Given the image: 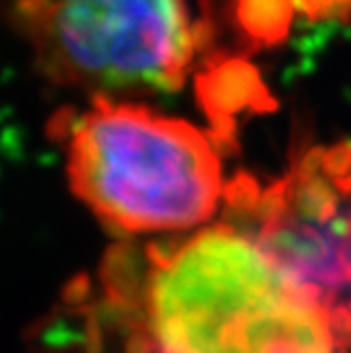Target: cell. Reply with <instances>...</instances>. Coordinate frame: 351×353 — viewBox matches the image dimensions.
<instances>
[{"label": "cell", "mask_w": 351, "mask_h": 353, "mask_svg": "<svg viewBox=\"0 0 351 353\" xmlns=\"http://www.w3.org/2000/svg\"><path fill=\"white\" fill-rule=\"evenodd\" d=\"M160 353H342L331 310L233 228L203 230L146 290Z\"/></svg>", "instance_id": "obj_1"}, {"label": "cell", "mask_w": 351, "mask_h": 353, "mask_svg": "<svg viewBox=\"0 0 351 353\" xmlns=\"http://www.w3.org/2000/svg\"><path fill=\"white\" fill-rule=\"evenodd\" d=\"M69 155L73 192L114 232L192 228L210 219L221 194L208 134L108 96L78 117Z\"/></svg>", "instance_id": "obj_2"}, {"label": "cell", "mask_w": 351, "mask_h": 353, "mask_svg": "<svg viewBox=\"0 0 351 353\" xmlns=\"http://www.w3.org/2000/svg\"><path fill=\"white\" fill-rule=\"evenodd\" d=\"M17 26L57 85L176 92L199 50L183 0H17Z\"/></svg>", "instance_id": "obj_3"}, {"label": "cell", "mask_w": 351, "mask_h": 353, "mask_svg": "<svg viewBox=\"0 0 351 353\" xmlns=\"http://www.w3.org/2000/svg\"><path fill=\"white\" fill-rule=\"evenodd\" d=\"M256 246L290 281L324 307L351 285V203L331 221L301 219L288 212L263 223Z\"/></svg>", "instance_id": "obj_4"}, {"label": "cell", "mask_w": 351, "mask_h": 353, "mask_svg": "<svg viewBox=\"0 0 351 353\" xmlns=\"http://www.w3.org/2000/svg\"><path fill=\"white\" fill-rule=\"evenodd\" d=\"M201 10L199 48L208 55L276 50L290 41L297 19L305 21L303 0H201Z\"/></svg>", "instance_id": "obj_5"}, {"label": "cell", "mask_w": 351, "mask_h": 353, "mask_svg": "<svg viewBox=\"0 0 351 353\" xmlns=\"http://www.w3.org/2000/svg\"><path fill=\"white\" fill-rule=\"evenodd\" d=\"M194 82L199 105L210 121L208 139L217 153L237 151V114H267L276 110V99L246 57L212 52Z\"/></svg>", "instance_id": "obj_6"}, {"label": "cell", "mask_w": 351, "mask_h": 353, "mask_svg": "<svg viewBox=\"0 0 351 353\" xmlns=\"http://www.w3.org/2000/svg\"><path fill=\"white\" fill-rule=\"evenodd\" d=\"M101 281L110 303L130 312H139V307L146 303L148 288L141 283V262L132 246H112L101 265Z\"/></svg>", "instance_id": "obj_7"}, {"label": "cell", "mask_w": 351, "mask_h": 353, "mask_svg": "<svg viewBox=\"0 0 351 353\" xmlns=\"http://www.w3.org/2000/svg\"><path fill=\"white\" fill-rule=\"evenodd\" d=\"M223 196L230 210H237L240 212H256L260 205V199H263V192L256 183V178L249 174H237L230 183L223 187Z\"/></svg>", "instance_id": "obj_8"}, {"label": "cell", "mask_w": 351, "mask_h": 353, "mask_svg": "<svg viewBox=\"0 0 351 353\" xmlns=\"http://www.w3.org/2000/svg\"><path fill=\"white\" fill-rule=\"evenodd\" d=\"M349 171H351V144L349 141H340V144H335L326 151L324 174L338 183V180H345L347 176H351Z\"/></svg>", "instance_id": "obj_9"}, {"label": "cell", "mask_w": 351, "mask_h": 353, "mask_svg": "<svg viewBox=\"0 0 351 353\" xmlns=\"http://www.w3.org/2000/svg\"><path fill=\"white\" fill-rule=\"evenodd\" d=\"M89 292H92V283H89V278L87 276H76L64 288V301L69 305H73V307H80L89 299Z\"/></svg>", "instance_id": "obj_10"}, {"label": "cell", "mask_w": 351, "mask_h": 353, "mask_svg": "<svg viewBox=\"0 0 351 353\" xmlns=\"http://www.w3.org/2000/svg\"><path fill=\"white\" fill-rule=\"evenodd\" d=\"M126 353H153V340L144 328H132V333L126 344Z\"/></svg>", "instance_id": "obj_11"}]
</instances>
